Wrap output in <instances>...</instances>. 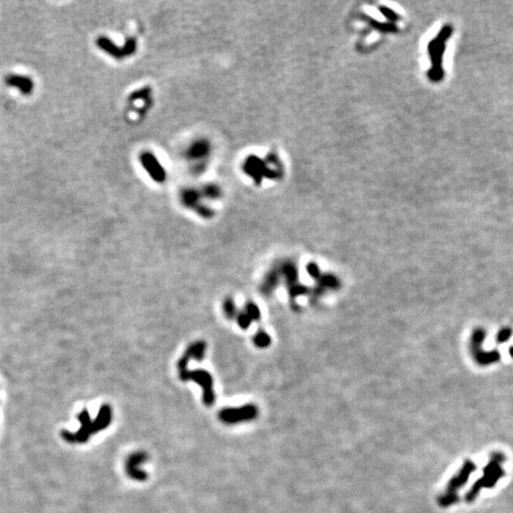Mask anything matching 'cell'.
I'll list each match as a JSON object with an SVG mask.
<instances>
[{
	"label": "cell",
	"instance_id": "cell-1",
	"mask_svg": "<svg viewBox=\"0 0 513 513\" xmlns=\"http://www.w3.org/2000/svg\"><path fill=\"white\" fill-rule=\"evenodd\" d=\"M79 421L81 423V429L77 433H69L63 431L62 436L69 443H85L89 440L91 435L97 434L103 430L112 422V409L109 405L103 404L100 408L97 419L92 422L88 410H82L79 414Z\"/></svg>",
	"mask_w": 513,
	"mask_h": 513
},
{
	"label": "cell",
	"instance_id": "cell-2",
	"mask_svg": "<svg viewBox=\"0 0 513 513\" xmlns=\"http://www.w3.org/2000/svg\"><path fill=\"white\" fill-rule=\"evenodd\" d=\"M179 378L182 379V381H188V380H194L198 382L199 385H201V387L204 388V403L207 407H211L215 402V393L213 391V378L209 373L205 370H195V371H188L185 370L183 372H178Z\"/></svg>",
	"mask_w": 513,
	"mask_h": 513
},
{
	"label": "cell",
	"instance_id": "cell-3",
	"mask_svg": "<svg viewBox=\"0 0 513 513\" xmlns=\"http://www.w3.org/2000/svg\"><path fill=\"white\" fill-rule=\"evenodd\" d=\"M258 416V408L253 404L243 405L240 408H225L219 412L220 421L226 424L253 421Z\"/></svg>",
	"mask_w": 513,
	"mask_h": 513
},
{
	"label": "cell",
	"instance_id": "cell-4",
	"mask_svg": "<svg viewBox=\"0 0 513 513\" xmlns=\"http://www.w3.org/2000/svg\"><path fill=\"white\" fill-rule=\"evenodd\" d=\"M472 471H473V466L465 465V467L462 468V471H461L460 473L456 475V477L451 479L450 482H449L445 493L442 494L441 497H440V499H439L440 506L449 507L459 500V498H457V494H456L457 491H459V488H461L463 483L467 481L469 474L472 473Z\"/></svg>",
	"mask_w": 513,
	"mask_h": 513
},
{
	"label": "cell",
	"instance_id": "cell-5",
	"mask_svg": "<svg viewBox=\"0 0 513 513\" xmlns=\"http://www.w3.org/2000/svg\"><path fill=\"white\" fill-rule=\"evenodd\" d=\"M501 475H503V471L498 467L497 463H494V465H489L485 472V477H483L481 480L478 481L477 485H474L473 488L468 492V494L466 495V500H467L468 503H471V501H473L475 498H477V495H478V493H479V491L481 488H483V487H486V488H488V487H493L495 485V482L500 479Z\"/></svg>",
	"mask_w": 513,
	"mask_h": 513
},
{
	"label": "cell",
	"instance_id": "cell-6",
	"mask_svg": "<svg viewBox=\"0 0 513 513\" xmlns=\"http://www.w3.org/2000/svg\"><path fill=\"white\" fill-rule=\"evenodd\" d=\"M145 461H147V454L143 453V451H137V453L132 454L126 461V473L130 478L133 480L143 481L147 479V473L146 472L141 471L139 468V466L141 463H144Z\"/></svg>",
	"mask_w": 513,
	"mask_h": 513
},
{
	"label": "cell",
	"instance_id": "cell-7",
	"mask_svg": "<svg viewBox=\"0 0 513 513\" xmlns=\"http://www.w3.org/2000/svg\"><path fill=\"white\" fill-rule=\"evenodd\" d=\"M205 348H207V343H205V341H196L194 342L193 344H190V346L188 347L185 354L178 360V372H183V371L188 370L187 366L188 362L190 361V359H195V360L201 361L202 359L205 358Z\"/></svg>",
	"mask_w": 513,
	"mask_h": 513
},
{
	"label": "cell",
	"instance_id": "cell-8",
	"mask_svg": "<svg viewBox=\"0 0 513 513\" xmlns=\"http://www.w3.org/2000/svg\"><path fill=\"white\" fill-rule=\"evenodd\" d=\"M5 82H6V85L8 86L19 89L24 95L31 94L34 91L33 80H31L30 77L22 76V75L8 74L6 75V77H5Z\"/></svg>",
	"mask_w": 513,
	"mask_h": 513
},
{
	"label": "cell",
	"instance_id": "cell-9",
	"mask_svg": "<svg viewBox=\"0 0 513 513\" xmlns=\"http://www.w3.org/2000/svg\"><path fill=\"white\" fill-rule=\"evenodd\" d=\"M279 282V274L276 270H272L270 274L266 276L265 279L260 286V291L265 297L271 296L274 290L277 288V284Z\"/></svg>",
	"mask_w": 513,
	"mask_h": 513
},
{
	"label": "cell",
	"instance_id": "cell-10",
	"mask_svg": "<svg viewBox=\"0 0 513 513\" xmlns=\"http://www.w3.org/2000/svg\"><path fill=\"white\" fill-rule=\"evenodd\" d=\"M253 342L257 347H259V348H266V347H269L271 344V338L265 330L259 329L257 334L254 335Z\"/></svg>",
	"mask_w": 513,
	"mask_h": 513
},
{
	"label": "cell",
	"instance_id": "cell-11",
	"mask_svg": "<svg viewBox=\"0 0 513 513\" xmlns=\"http://www.w3.org/2000/svg\"><path fill=\"white\" fill-rule=\"evenodd\" d=\"M224 311H225V314H226V316H227L228 318L237 317L238 310H237L236 303H234L233 298H231V297L226 298V301H225V303H224Z\"/></svg>",
	"mask_w": 513,
	"mask_h": 513
},
{
	"label": "cell",
	"instance_id": "cell-12",
	"mask_svg": "<svg viewBox=\"0 0 513 513\" xmlns=\"http://www.w3.org/2000/svg\"><path fill=\"white\" fill-rule=\"evenodd\" d=\"M243 311L250 316V318L252 321H258L260 318V310L257 307V304H254L253 302L246 303L245 310H243Z\"/></svg>",
	"mask_w": 513,
	"mask_h": 513
},
{
	"label": "cell",
	"instance_id": "cell-13",
	"mask_svg": "<svg viewBox=\"0 0 513 513\" xmlns=\"http://www.w3.org/2000/svg\"><path fill=\"white\" fill-rule=\"evenodd\" d=\"M237 321H238V324H239V327L241 329H247L252 323V320L250 318V316L246 314L245 311L238 312Z\"/></svg>",
	"mask_w": 513,
	"mask_h": 513
}]
</instances>
